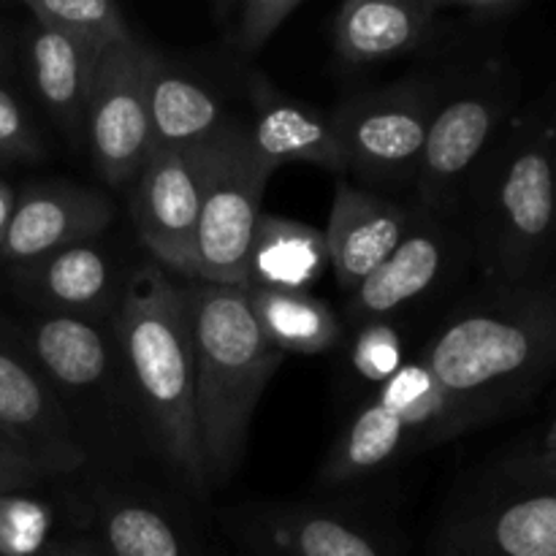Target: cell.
<instances>
[{"label":"cell","mask_w":556,"mask_h":556,"mask_svg":"<svg viewBox=\"0 0 556 556\" xmlns=\"http://www.w3.org/2000/svg\"><path fill=\"white\" fill-rule=\"evenodd\" d=\"M41 556H106L103 554L101 543L92 535H79V538H65V541L52 543L47 546V552Z\"/></svg>","instance_id":"obj_34"},{"label":"cell","mask_w":556,"mask_h":556,"mask_svg":"<svg viewBox=\"0 0 556 556\" xmlns=\"http://www.w3.org/2000/svg\"><path fill=\"white\" fill-rule=\"evenodd\" d=\"M155 49L139 38L112 47L96 63L85 114V141L98 177L125 188L152 155V125L147 81Z\"/></svg>","instance_id":"obj_9"},{"label":"cell","mask_w":556,"mask_h":556,"mask_svg":"<svg viewBox=\"0 0 556 556\" xmlns=\"http://www.w3.org/2000/svg\"><path fill=\"white\" fill-rule=\"evenodd\" d=\"M0 71H3V52H0Z\"/></svg>","instance_id":"obj_37"},{"label":"cell","mask_w":556,"mask_h":556,"mask_svg":"<svg viewBox=\"0 0 556 556\" xmlns=\"http://www.w3.org/2000/svg\"><path fill=\"white\" fill-rule=\"evenodd\" d=\"M210 141L193 150H152L130 182V217L155 264L195 280V231L204 201Z\"/></svg>","instance_id":"obj_10"},{"label":"cell","mask_w":556,"mask_h":556,"mask_svg":"<svg viewBox=\"0 0 556 556\" xmlns=\"http://www.w3.org/2000/svg\"><path fill=\"white\" fill-rule=\"evenodd\" d=\"M25 11L36 25L76 38L98 58L134 38L123 9L112 0H27Z\"/></svg>","instance_id":"obj_27"},{"label":"cell","mask_w":556,"mask_h":556,"mask_svg":"<svg viewBox=\"0 0 556 556\" xmlns=\"http://www.w3.org/2000/svg\"><path fill=\"white\" fill-rule=\"evenodd\" d=\"M418 215L421 210L380 199L342 177L337 179L334 204L324 231L337 288L351 296L400 248Z\"/></svg>","instance_id":"obj_14"},{"label":"cell","mask_w":556,"mask_h":556,"mask_svg":"<svg viewBox=\"0 0 556 556\" xmlns=\"http://www.w3.org/2000/svg\"><path fill=\"white\" fill-rule=\"evenodd\" d=\"M432 543L434 556H556V456H510L476 472Z\"/></svg>","instance_id":"obj_5"},{"label":"cell","mask_w":556,"mask_h":556,"mask_svg":"<svg viewBox=\"0 0 556 556\" xmlns=\"http://www.w3.org/2000/svg\"><path fill=\"white\" fill-rule=\"evenodd\" d=\"M438 103V90L418 79L345 98L329 114L342 174L389 188L413 182Z\"/></svg>","instance_id":"obj_7"},{"label":"cell","mask_w":556,"mask_h":556,"mask_svg":"<svg viewBox=\"0 0 556 556\" xmlns=\"http://www.w3.org/2000/svg\"><path fill=\"white\" fill-rule=\"evenodd\" d=\"M43 157V141L25 103L0 85V163H33Z\"/></svg>","instance_id":"obj_31"},{"label":"cell","mask_w":556,"mask_h":556,"mask_svg":"<svg viewBox=\"0 0 556 556\" xmlns=\"http://www.w3.org/2000/svg\"><path fill=\"white\" fill-rule=\"evenodd\" d=\"M25 351L52 389L68 396L106 394L114 380L125 383L123 356L112 318L106 324L74 315L41 313L22 326ZM128 386V383H125Z\"/></svg>","instance_id":"obj_15"},{"label":"cell","mask_w":556,"mask_h":556,"mask_svg":"<svg viewBox=\"0 0 556 556\" xmlns=\"http://www.w3.org/2000/svg\"><path fill=\"white\" fill-rule=\"evenodd\" d=\"M98 54L54 27L33 22L27 33V71L43 112L71 139H85Z\"/></svg>","instance_id":"obj_21"},{"label":"cell","mask_w":556,"mask_h":556,"mask_svg":"<svg viewBox=\"0 0 556 556\" xmlns=\"http://www.w3.org/2000/svg\"><path fill=\"white\" fill-rule=\"evenodd\" d=\"M445 391L489 418L556 372V277L494 286L443 320L421 356Z\"/></svg>","instance_id":"obj_2"},{"label":"cell","mask_w":556,"mask_h":556,"mask_svg":"<svg viewBox=\"0 0 556 556\" xmlns=\"http://www.w3.org/2000/svg\"><path fill=\"white\" fill-rule=\"evenodd\" d=\"M508 112L510 85L503 76H478L438 103L413 179L424 212L445 217L470 199Z\"/></svg>","instance_id":"obj_8"},{"label":"cell","mask_w":556,"mask_h":556,"mask_svg":"<svg viewBox=\"0 0 556 556\" xmlns=\"http://www.w3.org/2000/svg\"><path fill=\"white\" fill-rule=\"evenodd\" d=\"M440 9H454L472 20L476 25H494L505 22L521 9L519 0H440Z\"/></svg>","instance_id":"obj_33"},{"label":"cell","mask_w":556,"mask_h":556,"mask_svg":"<svg viewBox=\"0 0 556 556\" xmlns=\"http://www.w3.org/2000/svg\"><path fill=\"white\" fill-rule=\"evenodd\" d=\"M410 451H418V443L407 424L372 396L348 418L342 432L337 434L318 481L320 486L331 489L348 486L386 470Z\"/></svg>","instance_id":"obj_24"},{"label":"cell","mask_w":556,"mask_h":556,"mask_svg":"<svg viewBox=\"0 0 556 556\" xmlns=\"http://www.w3.org/2000/svg\"><path fill=\"white\" fill-rule=\"evenodd\" d=\"M454 248L456 237L443 217L421 210L400 248L348 296V320L356 326L367 320H391L432 293L454 266Z\"/></svg>","instance_id":"obj_16"},{"label":"cell","mask_w":556,"mask_h":556,"mask_svg":"<svg viewBox=\"0 0 556 556\" xmlns=\"http://www.w3.org/2000/svg\"><path fill=\"white\" fill-rule=\"evenodd\" d=\"M147 106L155 150H193L228 123L215 90L157 52L147 81Z\"/></svg>","instance_id":"obj_22"},{"label":"cell","mask_w":556,"mask_h":556,"mask_svg":"<svg viewBox=\"0 0 556 556\" xmlns=\"http://www.w3.org/2000/svg\"><path fill=\"white\" fill-rule=\"evenodd\" d=\"M405 340L391 320H367L356 326L351 345V364L364 380L383 386L405 364Z\"/></svg>","instance_id":"obj_30"},{"label":"cell","mask_w":556,"mask_h":556,"mask_svg":"<svg viewBox=\"0 0 556 556\" xmlns=\"http://www.w3.org/2000/svg\"><path fill=\"white\" fill-rule=\"evenodd\" d=\"M440 11V0H351L331 25L334 49L353 68L402 58L427 41Z\"/></svg>","instance_id":"obj_20"},{"label":"cell","mask_w":556,"mask_h":556,"mask_svg":"<svg viewBox=\"0 0 556 556\" xmlns=\"http://www.w3.org/2000/svg\"><path fill=\"white\" fill-rule=\"evenodd\" d=\"M47 476L41 465L27 451L11 440L0 438V494L3 492H27L41 483Z\"/></svg>","instance_id":"obj_32"},{"label":"cell","mask_w":556,"mask_h":556,"mask_svg":"<svg viewBox=\"0 0 556 556\" xmlns=\"http://www.w3.org/2000/svg\"><path fill=\"white\" fill-rule=\"evenodd\" d=\"M188 302L195 424L212 489L223 486L242 462L255 407L286 353L261 331L248 288L188 280Z\"/></svg>","instance_id":"obj_3"},{"label":"cell","mask_w":556,"mask_h":556,"mask_svg":"<svg viewBox=\"0 0 556 556\" xmlns=\"http://www.w3.org/2000/svg\"><path fill=\"white\" fill-rule=\"evenodd\" d=\"M14 204H16V190L11 188V185H5L3 179H0V248H3L5 231H9Z\"/></svg>","instance_id":"obj_35"},{"label":"cell","mask_w":556,"mask_h":556,"mask_svg":"<svg viewBox=\"0 0 556 556\" xmlns=\"http://www.w3.org/2000/svg\"><path fill=\"white\" fill-rule=\"evenodd\" d=\"M92 538L106 556H212L182 508L134 489L98 492Z\"/></svg>","instance_id":"obj_17"},{"label":"cell","mask_w":556,"mask_h":556,"mask_svg":"<svg viewBox=\"0 0 556 556\" xmlns=\"http://www.w3.org/2000/svg\"><path fill=\"white\" fill-rule=\"evenodd\" d=\"M253 119L244 125V136L255 161L275 174L286 163L302 161L324 166L342 177V157L331 130L329 114L304 101L277 92L264 76L250 79Z\"/></svg>","instance_id":"obj_19"},{"label":"cell","mask_w":556,"mask_h":556,"mask_svg":"<svg viewBox=\"0 0 556 556\" xmlns=\"http://www.w3.org/2000/svg\"><path fill=\"white\" fill-rule=\"evenodd\" d=\"M266 172L255 161L242 123H226L210 141L204 201L195 231V280L248 288L250 248L264 201Z\"/></svg>","instance_id":"obj_6"},{"label":"cell","mask_w":556,"mask_h":556,"mask_svg":"<svg viewBox=\"0 0 556 556\" xmlns=\"http://www.w3.org/2000/svg\"><path fill=\"white\" fill-rule=\"evenodd\" d=\"M470 199L478 258L489 280L538 282L556 248V123H525L494 147Z\"/></svg>","instance_id":"obj_4"},{"label":"cell","mask_w":556,"mask_h":556,"mask_svg":"<svg viewBox=\"0 0 556 556\" xmlns=\"http://www.w3.org/2000/svg\"><path fill=\"white\" fill-rule=\"evenodd\" d=\"M546 451L556 456V421L552 424V429H548V434H546Z\"/></svg>","instance_id":"obj_36"},{"label":"cell","mask_w":556,"mask_h":556,"mask_svg":"<svg viewBox=\"0 0 556 556\" xmlns=\"http://www.w3.org/2000/svg\"><path fill=\"white\" fill-rule=\"evenodd\" d=\"M375 400L407 424L418 451L445 443L489 418L481 407L445 391L421 358L402 364L394 378L378 386Z\"/></svg>","instance_id":"obj_23"},{"label":"cell","mask_w":556,"mask_h":556,"mask_svg":"<svg viewBox=\"0 0 556 556\" xmlns=\"http://www.w3.org/2000/svg\"><path fill=\"white\" fill-rule=\"evenodd\" d=\"M11 277L22 296L49 315L112 318L123 293L117 266L96 239L58 250L27 269L11 271Z\"/></svg>","instance_id":"obj_18"},{"label":"cell","mask_w":556,"mask_h":556,"mask_svg":"<svg viewBox=\"0 0 556 556\" xmlns=\"http://www.w3.org/2000/svg\"><path fill=\"white\" fill-rule=\"evenodd\" d=\"M223 527L250 556H391L375 527L320 505H239L223 514Z\"/></svg>","instance_id":"obj_11"},{"label":"cell","mask_w":556,"mask_h":556,"mask_svg":"<svg viewBox=\"0 0 556 556\" xmlns=\"http://www.w3.org/2000/svg\"><path fill=\"white\" fill-rule=\"evenodd\" d=\"M52 508L27 492L0 494V556H41L49 546Z\"/></svg>","instance_id":"obj_29"},{"label":"cell","mask_w":556,"mask_h":556,"mask_svg":"<svg viewBox=\"0 0 556 556\" xmlns=\"http://www.w3.org/2000/svg\"><path fill=\"white\" fill-rule=\"evenodd\" d=\"M0 438H3V434H0Z\"/></svg>","instance_id":"obj_38"},{"label":"cell","mask_w":556,"mask_h":556,"mask_svg":"<svg viewBox=\"0 0 556 556\" xmlns=\"http://www.w3.org/2000/svg\"><path fill=\"white\" fill-rule=\"evenodd\" d=\"M329 269L326 237L313 226L277 215H261L250 248L248 288L307 291Z\"/></svg>","instance_id":"obj_25"},{"label":"cell","mask_w":556,"mask_h":556,"mask_svg":"<svg viewBox=\"0 0 556 556\" xmlns=\"http://www.w3.org/2000/svg\"><path fill=\"white\" fill-rule=\"evenodd\" d=\"M248 296L261 331L280 353L320 356L340 345L345 326L324 299L269 288H248Z\"/></svg>","instance_id":"obj_26"},{"label":"cell","mask_w":556,"mask_h":556,"mask_svg":"<svg viewBox=\"0 0 556 556\" xmlns=\"http://www.w3.org/2000/svg\"><path fill=\"white\" fill-rule=\"evenodd\" d=\"M114 220L112 201L92 188L71 182H33L16 193L0 266L27 269L52 253L92 242Z\"/></svg>","instance_id":"obj_13"},{"label":"cell","mask_w":556,"mask_h":556,"mask_svg":"<svg viewBox=\"0 0 556 556\" xmlns=\"http://www.w3.org/2000/svg\"><path fill=\"white\" fill-rule=\"evenodd\" d=\"M125 383L152 448L206 492L204 456L195 424L193 329L188 280L150 261L134 269L112 315Z\"/></svg>","instance_id":"obj_1"},{"label":"cell","mask_w":556,"mask_h":556,"mask_svg":"<svg viewBox=\"0 0 556 556\" xmlns=\"http://www.w3.org/2000/svg\"><path fill=\"white\" fill-rule=\"evenodd\" d=\"M299 9L302 0H223L215 5V20L228 47L255 58Z\"/></svg>","instance_id":"obj_28"},{"label":"cell","mask_w":556,"mask_h":556,"mask_svg":"<svg viewBox=\"0 0 556 556\" xmlns=\"http://www.w3.org/2000/svg\"><path fill=\"white\" fill-rule=\"evenodd\" d=\"M0 434L33 456L47 476H65L85 467L87 448L33 358L0 345Z\"/></svg>","instance_id":"obj_12"}]
</instances>
